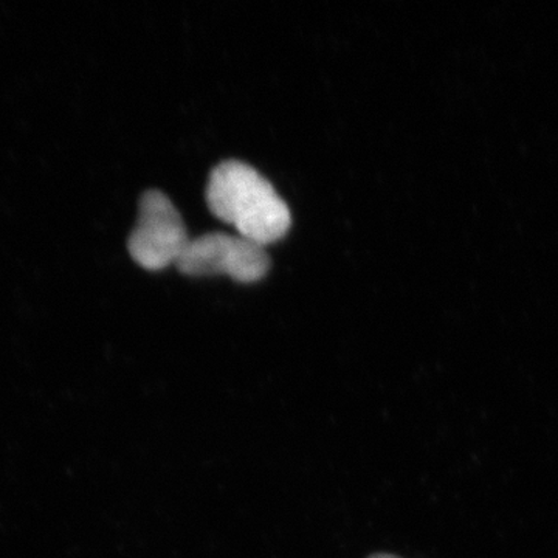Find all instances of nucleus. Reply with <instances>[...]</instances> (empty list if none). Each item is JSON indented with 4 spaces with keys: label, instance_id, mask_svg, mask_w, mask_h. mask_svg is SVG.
Instances as JSON below:
<instances>
[{
    "label": "nucleus",
    "instance_id": "obj_2",
    "mask_svg": "<svg viewBox=\"0 0 558 558\" xmlns=\"http://www.w3.org/2000/svg\"><path fill=\"white\" fill-rule=\"evenodd\" d=\"M190 241L185 222L170 197L157 190L143 194L137 226L128 241L132 259L146 270L167 269L179 263Z\"/></svg>",
    "mask_w": 558,
    "mask_h": 558
},
{
    "label": "nucleus",
    "instance_id": "obj_4",
    "mask_svg": "<svg viewBox=\"0 0 558 558\" xmlns=\"http://www.w3.org/2000/svg\"><path fill=\"white\" fill-rule=\"evenodd\" d=\"M369 558H400L398 556H391V554H374Z\"/></svg>",
    "mask_w": 558,
    "mask_h": 558
},
{
    "label": "nucleus",
    "instance_id": "obj_3",
    "mask_svg": "<svg viewBox=\"0 0 558 558\" xmlns=\"http://www.w3.org/2000/svg\"><path fill=\"white\" fill-rule=\"evenodd\" d=\"M190 277L226 275L238 282H256L270 269L269 253L240 234L207 233L191 240L175 264Z\"/></svg>",
    "mask_w": 558,
    "mask_h": 558
},
{
    "label": "nucleus",
    "instance_id": "obj_1",
    "mask_svg": "<svg viewBox=\"0 0 558 558\" xmlns=\"http://www.w3.org/2000/svg\"><path fill=\"white\" fill-rule=\"evenodd\" d=\"M207 204L216 218L230 223L240 236L274 244L288 234L292 215L269 180L240 160H227L209 174Z\"/></svg>",
    "mask_w": 558,
    "mask_h": 558
}]
</instances>
